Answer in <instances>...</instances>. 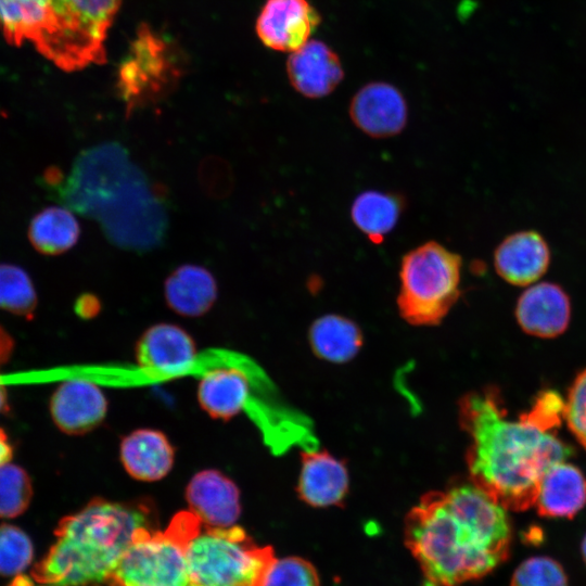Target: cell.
<instances>
[{"label":"cell","instance_id":"obj_13","mask_svg":"<svg viewBox=\"0 0 586 586\" xmlns=\"http://www.w3.org/2000/svg\"><path fill=\"white\" fill-rule=\"evenodd\" d=\"M286 75L293 89L308 99L331 94L344 79L339 54L324 41L310 39L290 53Z\"/></svg>","mask_w":586,"mask_h":586},{"label":"cell","instance_id":"obj_35","mask_svg":"<svg viewBox=\"0 0 586 586\" xmlns=\"http://www.w3.org/2000/svg\"><path fill=\"white\" fill-rule=\"evenodd\" d=\"M14 351V339L0 324V369L10 360Z\"/></svg>","mask_w":586,"mask_h":586},{"label":"cell","instance_id":"obj_3","mask_svg":"<svg viewBox=\"0 0 586 586\" xmlns=\"http://www.w3.org/2000/svg\"><path fill=\"white\" fill-rule=\"evenodd\" d=\"M60 202L99 222L106 239L119 249L148 252L168 231L163 193L118 142H102L79 153L56 186Z\"/></svg>","mask_w":586,"mask_h":586},{"label":"cell","instance_id":"obj_7","mask_svg":"<svg viewBox=\"0 0 586 586\" xmlns=\"http://www.w3.org/2000/svg\"><path fill=\"white\" fill-rule=\"evenodd\" d=\"M462 258L436 241L408 251L400 260L397 307L413 326L438 324L460 296Z\"/></svg>","mask_w":586,"mask_h":586},{"label":"cell","instance_id":"obj_30","mask_svg":"<svg viewBox=\"0 0 586 586\" xmlns=\"http://www.w3.org/2000/svg\"><path fill=\"white\" fill-rule=\"evenodd\" d=\"M316 569L298 557L275 560L268 569L262 586H319Z\"/></svg>","mask_w":586,"mask_h":586},{"label":"cell","instance_id":"obj_23","mask_svg":"<svg viewBox=\"0 0 586 586\" xmlns=\"http://www.w3.org/2000/svg\"><path fill=\"white\" fill-rule=\"evenodd\" d=\"M404 211L402 195L381 190L360 192L351 206L355 227L374 244H380L396 227Z\"/></svg>","mask_w":586,"mask_h":586},{"label":"cell","instance_id":"obj_32","mask_svg":"<svg viewBox=\"0 0 586 586\" xmlns=\"http://www.w3.org/2000/svg\"><path fill=\"white\" fill-rule=\"evenodd\" d=\"M565 403L555 391L543 392L535 400L532 409L523 415L539 428L550 431L558 426L564 418Z\"/></svg>","mask_w":586,"mask_h":586},{"label":"cell","instance_id":"obj_22","mask_svg":"<svg viewBox=\"0 0 586 586\" xmlns=\"http://www.w3.org/2000/svg\"><path fill=\"white\" fill-rule=\"evenodd\" d=\"M249 395V379L235 368L214 369L205 373L198 385L199 404L214 419L230 420L237 416Z\"/></svg>","mask_w":586,"mask_h":586},{"label":"cell","instance_id":"obj_24","mask_svg":"<svg viewBox=\"0 0 586 586\" xmlns=\"http://www.w3.org/2000/svg\"><path fill=\"white\" fill-rule=\"evenodd\" d=\"M80 237V226L74 212L63 206H50L37 213L28 227L33 247L44 255L69 251Z\"/></svg>","mask_w":586,"mask_h":586},{"label":"cell","instance_id":"obj_37","mask_svg":"<svg viewBox=\"0 0 586 586\" xmlns=\"http://www.w3.org/2000/svg\"><path fill=\"white\" fill-rule=\"evenodd\" d=\"M9 410V396L7 388L0 385V415L5 413Z\"/></svg>","mask_w":586,"mask_h":586},{"label":"cell","instance_id":"obj_15","mask_svg":"<svg viewBox=\"0 0 586 586\" xmlns=\"http://www.w3.org/2000/svg\"><path fill=\"white\" fill-rule=\"evenodd\" d=\"M515 316L526 333L538 337H555L563 333L569 326L570 298L556 283H535L519 297Z\"/></svg>","mask_w":586,"mask_h":586},{"label":"cell","instance_id":"obj_17","mask_svg":"<svg viewBox=\"0 0 586 586\" xmlns=\"http://www.w3.org/2000/svg\"><path fill=\"white\" fill-rule=\"evenodd\" d=\"M135 355L138 365L146 370L174 373L192 364L196 347L192 336L181 327L161 322L141 334Z\"/></svg>","mask_w":586,"mask_h":586},{"label":"cell","instance_id":"obj_28","mask_svg":"<svg viewBox=\"0 0 586 586\" xmlns=\"http://www.w3.org/2000/svg\"><path fill=\"white\" fill-rule=\"evenodd\" d=\"M33 544L28 535L12 524H0V574L23 572L33 558Z\"/></svg>","mask_w":586,"mask_h":586},{"label":"cell","instance_id":"obj_29","mask_svg":"<svg viewBox=\"0 0 586 586\" xmlns=\"http://www.w3.org/2000/svg\"><path fill=\"white\" fill-rule=\"evenodd\" d=\"M510 586H568L562 566L549 557H532L514 571Z\"/></svg>","mask_w":586,"mask_h":586},{"label":"cell","instance_id":"obj_6","mask_svg":"<svg viewBox=\"0 0 586 586\" xmlns=\"http://www.w3.org/2000/svg\"><path fill=\"white\" fill-rule=\"evenodd\" d=\"M184 553L190 586H262L276 560L270 546H258L242 527L202 522L189 535Z\"/></svg>","mask_w":586,"mask_h":586},{"label":"cell","instance_id":"obj_11","mask_svg":"<svg viewBox=\"0 0 586 586\" xmlns=\"http://www.w3.org/2000/svg\"><path fill=\"white\" fill-rule=\"evenodd\" d=\"M348 114L364 133L385 139L400 133L408 122V105L403 92L386 81H370L351 99Z\"/></svg>","mask_w":586,"mask_h":586},{"label":"cell","instance_id":"obj_14","mask_svg":"<svg viewBox=\"0 0 586 586\" xmlns=\"http://www.w3.org/2000/svg\"><path fill=\"white\" fill-rule=\"evenodd\" d=\"M186 499L190 511L207 526H232L241 513L238 486L215 469L202 470L191 477Z\"/></svg>","mask_w":586,"mask_h":586},{"label":"cell","instance_id":"obj_33","mask_svg":"<svg viewBox=\"0 0 586 586\" xmlns=\"http://www.w3.org/2000/svg\"><path fill=\"white\" fill-rule=\"evenodd\" d=\"M201 184L211 196L222 198L227 195L232 186L230 167L222 160L208 157L200 166Z\"/></svg>","mask_w":586,"mask_h":586},{"label":"cell","instance_id":"obj_18","mask_svg":"<svg viewBox=\"0 0 586 586\" xmlns=\"http://www.w3.org/2000/svg\"><path fill=\"white\" fill-rule=\"evenodd\" d=\"M297 491L301 499L314 507L339 505L348 491V473L342 461L327 451L302 454Z\"/></svg>","mask_w":586,"mask_h":586},{"label":"cell","instance_id":"obj_16","mask_svg":"<svg viewBox=\"0 0 586 586\" xmlns=\"http://www.w3.org/2000/svg\"><path fill=\"white\" fill-rule=\"evenodd\" d=\"M550 250L534 230L506 237L494 253V267L500 278L513 285L535 283L548 269Z\"/></svg>","mask_w":586,"mask_h":586},{"label":"cell","instance_id":"obj_36","mask_svg":"<svg viewBox=\"0 0 586 586\" xmlns=\"http://www.w3.org/2000/svg\"><path fill=\"white\" fill-rule=\"evenodd\" d=\"M14 455L13 446L7 432L0 428V466L11 462Z\"/></svg>","mask_w":586,"mask_h":586},{"label":"cell","instance_id":"obj_12","mask_svg":"<svg viewBox=\"0 0 586 586\" xmlns=\"http://www.w3.org/2000/svg\"><path fill=\"white\" fill-rule=\"evenodd\" d=\"M49 410L53 423L61 432L82 435L102 423L107 412V400L93 382L72 379L54 390Z\"/></svg>","mask_w":586,"mask_h":586},{"label":"cell","instance_id":"obj_34","mask_svg":"<svg viewBox=\"0 0 586 586\" xmlns=\"http://www.w3.org/2000/svg\"><path fill=\"white\" fill-rule=\"evenodd\" d=\"M75 310L81 318H91L99 313L100 301L93 294H82L76 301Z\"/></svg>","mask_w":586,"mask_h":586},{"label":"cell","instance_id":"obj_8","mask_svg":"<svg viewBox=\"0 0 586 586\" xmlns=\"http://www.w3.org/2000/svg\"><path fill=\"white\" fill-rule=\"evenodd\" d=\"M200 522L191 511H181L165 531L140 527L115 568L111 585L190 586L184 545Z\"/></svg>","mask_w":586,"mask_h":586},{"label":"cell","instance_id":"obj_40","mask_svg":"<svg viewBox=\"0 0 586 586\" xmlns=\"http://www.w3.org/2000/svg\"><path fill=\"white\" fill-rule=\"evenodd\" d=\"M112 586H116V585H112Z\"/></svg>","mask_w":586,"mask_h":586},{"label":"cell","instance_id":"obj_38","mask_svg":"<svg viewBox=\"0 0 586 586\" xmlns=\"http://www.w3.org/2000/svg\"><path fill=\"white\" fill-rule=\"evenodd\" d=\"M10 586H35V584L27 576H17Z\"/></svg>","mask_w":586,"mask_h":586},{"label":"cell","instance_id":"obj_26","mask_svg":"<svg viewBox=\"0 0 586 586\" xmlns=\"http://www.w3.org/2000/svg\"><path fill=\"white\" fill-rule=\"evenodd\" d=\"M37 305V293L28 273L16 265L0 264V309L31 320Z\"/></svg>","mask_w":586,"mask_h":586},{"label":"cell","instance_id":"obj_1","mask_svg":"<svg viewBox=\"0 0 586 586\" xmlns=\"http://www.w3.org/2000/svg\"><path fill=\"white\" fill-rule=\"evenodd\" d=\"M404 534L422 586H459L507 559L512 531L506 509L471 483L423 495Z\"/></svg>","mask_w":586,"mask_h":586},{"label":"cell","instance_id":"obj_10","mask_svg":"<svg viewBox=\"0 0 586 586\" xmlns=\"http://www.w3.org/2000/svg\"><path fill=\"white\" fill-rule=\"evenodd\" d=\"M321 23L309 0H267L256 20V34L269 49L292 53L311 39Z\"/></svg>","mask_w":586,"mask_h":586},{"label":"cell","instance_id":"obj_27","mask_svg":"<svg viewBox=\"0 0 586 586\" xmlns=\"http://www.w3.org/2000/svg\"><path fill=\"white\" fill-rule=\"evenodd\" d=\"M33 482L24 468L12 462L0 466V518L24 513L33 498Z\"/></svg>","mask_w":586,"mask_h":586},{"label":"cell","instance_id":"obj_19","mask_svg":"<svg viewBox=\"0 0 586 586\" xmlns=\"http://www.w3.org/2000/svg\"><path fill=\"white\" fill-rule=\"evenodd\" d=\"M119 457L124 469L132 479L155 482L171 470L175 450L163 432L139 429L122 440Z\"/></svg>","mask_w":586,"mask_h":586},{"label":"cell","instance_id":"obj_20","mask_svg":"<svg viewBox=\"0 0 586 586\" xmlns=\"http://www.w3.org/2000/svg\"><path fill=\"white\" fill-rule=\"evenodd\" d=\"M535 505L543 517H574L586 505L585 475L565 461L551 466L539 483Z\"/></svg>","mask_w":586,"mask_h":586},{"label":"cell","instance_id":"obj_39","mask_svg":"<svg viewBox=\"0 0 586 586\" xmlns=\"http://www.w3.org/2000/svg\"><path fill=\"white\" fill-rule=\"evenodd\" d=\"M582 555H583V558H584V560L586 562V535H585V537H584V539L582 542Z\"/></svg>","mask_w":586,"mask_h":586},{"label":"cell","instance_id":"obj_2","mask_svg":"<svg viewBox=\"0 0 586 586\" xmlns=\"http://www.w3.org/2000/svg\"><path fill=\"white\" fill-rule=\"evenodd\" d=\"M459 420L470 437L471 483L506 510L524 511L535 505L546 471L573 454L524 416L519 421L507 419L492 390L467 394L459 403Z\"/></svg>","mask_w":586,"mask_h":586},{"label":"cell","instance_id":"obj_21","mask_svg":"<svg viewBox=\"0 0 586 586\" xmlns=\"http://www.w3.org/2000/svg\"><path fill=\"white\" fill-rule=\"evenodd\" d=\"M217 294L215 277L199 265H181L164 282L167 305L176 314L184 317L206 314L216 302Z\"/></svg>","mask_w":586,"mask_h":586},{"label":"cell","instance_id":"obj_9","mask_svg":"<svg viewBox=\"0 0 586 586\" xmlns=\"http://www.w3.org/2000/svg\"><path fill=\"white\" fill-rule=\"evenodd\" d=\"M177 78L167 42L140 27L118 71L117 90L127 113L161 100Z\"/></svg>","mask_w":586,"mask_h":586},{"label":"cell","instance_id":"obj_4","mask_svg":"<svg viewBox=\"0 0 586 586\" xmlns=\"http://www.w3.org/2000/svg\"><path fill=\"white\" fill-rule=\"evenodd\" d=\"M151 526L143 504L94 498L63 518L55 543L33 571L38 586H87L110 581L140 527Z\"/></svg>","mask_w":586,"mask_h":586},{"label":"cell","instance_id":"obj_5","mask_svg":"<svg viewBox=\"0 0 586 586\" xmlns=\"http://www.w3.org/2000/svg\"><path fill=\"white\" fill-rule=\"evenodd\" d=\"M122 0H0L8 43L26 42L65 72L105 61L107 31Z\"/></svg>","mask_w":586,"mask_h":586},{"label":"cell","instance_id":"obj_31","mask_svg":"<svg viewBox=\"0 0 586 586\" xmlns=\"http://www.w3.org/2000/svg\"><path fill=\"white\" fill-rule=\"evenodd\" d=\"M570 431L586 449V368L573 381L564 406Z\"/></svg>","mask_w":586,"mask_h":586},{"label":"cell","instance_id":"obj_25","mask_svg":"<svg viewBox=\"0 0 586 586\" xmlns=\"http://www.w3.org/2000/svg\"><path fill=\"white\" fill-rule=\"evenodd\" d=\"M309 341L319 357L332 362H344L357 354L362 335L354 321L329 314L314 321Z\"/></svg>","mask_w":586,"mask_h":586}]
</instances>
